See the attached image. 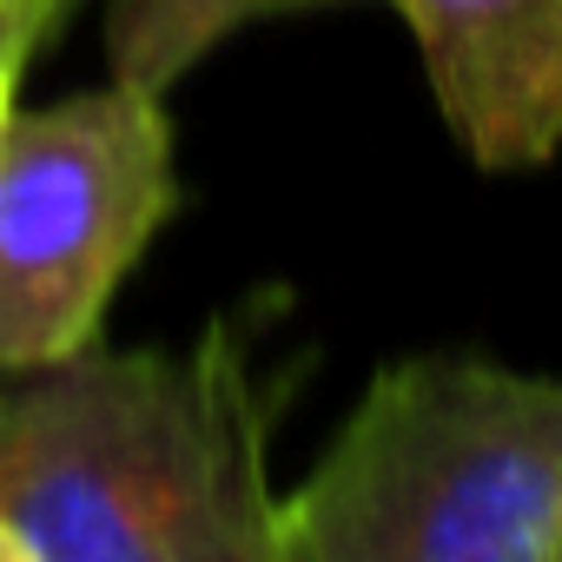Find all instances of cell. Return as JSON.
<instances>
[{
  "mask_svg": "<svg viewBox=\"0 0 562 562\" xmlns=\"http://www.w3.org/2000/svg\"><path fill=\"white\" fill-rule=\"evenodd\" d=\"M0 562H285L271 397L212 318L192 345L27 371L0 397Z\"/></svg>",
  "mask_w": 562,
  "mask_h": 562,
  "instance_id": "6da1fadb",
  "label": "cell"
},
{
  "mask_svg": "<svg viewBox=\"0 0 562 562\" xmlns=\"http://www.w3.org/2000/svg\"><path fill=\"white\" fill-rule=\"evenodd\" d=\"M562 378L476 351L384 364L305 483L278 490L285 562H555Z\"/></svg>",
  "mask_w": 562,
  "mask_h": 562,
  "instance_id": "7a4b0ae2",
  "label": "cell"
},
{
  "mask_svg": "<svg viewBox=\"0 0 562 562\" xmlns=\"http://www.w3.org/2000/svg\"><path fill=\"white\" fill-rule=\"evenodd\" d=\"M179 205L166 93L106 80L0 126V378L100 338L126 271Z\"/></svg>",
  "mask_w": 562,
  "mask_h": 562,
  "instance_id": "3957f363",
  "label": "cell"
},
{
  "mask_svg": "<svg viewBox=\"0 0 562 562\" xmlns=\"http://www.w3.org/2000/svg\"><path fill=\"white\" fill-rule=\"evenodd\" d=\"M450 139L483 172L562 153V0H391Z\"/></svg>",
  "mask_w": 562,
  "mask_h": 562,
  "instance_id": "277c9868",
  "label": "cell"
},
{
  "mask_svg": "<svg viewBox=\"0 0 562 562\" xmlns=\"http://www.w3.org/2000/svg\"><path fill=\"white\" fill-rule=\"evenodd\" d=\"M318 8H358V0H106V67L113 80L172 93L232 34Z\"/></svg>",
  "mask_w": 562,
  "mask_h": 562,
  "instance_id": "5b68a950",
  "label": "cell"
},
{
  "mask_svg": "<svg viewBox=\"0 0 562 562\" xmlns=\"http://www.w3.org/2000/svg\"><path fill=\"white\" fill-rule=\"evenodd\" d=\"M27 60H34V41H27L21 14L0 0V126H8V113H14V87H21Z\"/></svg>",
  "mask_w": 562,
  "mask_h": 562,
  "instance_id": "8992f818",
  "label": "cell"
},
{
  "mask_svg": "<svg viewBox=\"0 0 562 562\" xmlns=\"http://www.w3.org/2000/svg\"><path fill=\"white\" fill-rule=\"evenodd\" d=\"M8 8L21 14V27H27L34 54H41V47H47V41H54V34H60V27L87 8V0H8Z\"/></svg>",
  "mask_w": 562,
  "mask_h": 562,
  "instance_id": "52a82bcc",
  "label": "cell"
},
{
  "mask_svg": "<svg viewBox=\"0 0 562 562\" xmlns=\"http://www.w3.org/2000/svg\"><path fill=\"white\" fill-rule=\"evenodd\" d=\"M555 562H562V542H555Z\"/></svg>",
  "mask_w": 562,
  "mask_h": 562,
  "instance_id": "ba28073f",
  "label": "cell"
}]
</instances>
